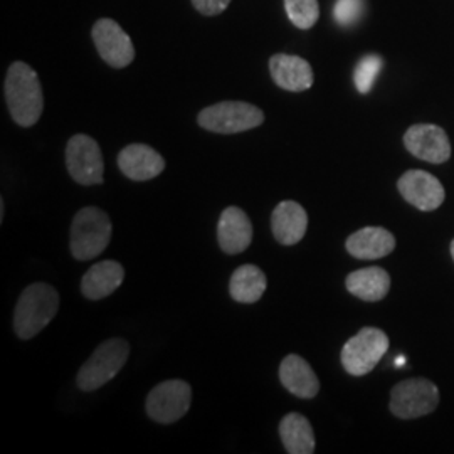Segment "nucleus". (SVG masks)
Instances as JSON below:
<instances>
[{"mask_svg": "<svg viewBox=\"0 0 454 454\" xmlns=\"http://www.w3.org/2000/svg\"><path fill=\"white\" fill-rule=\"evenodd\" d=\"M231 0H192V5L202 16L214 17L223 14L229 7Z\"/></svg>", "mask_w": 454, "mask_h": 454, "instance_id": "nucleus-26", "label": "nucleus"}, {"mask_svg": "<svg viewBox=\"0 0 454 454\" xmlns=\"http://www.w3.org/2000/svg\"><path fill=\"white\" fill-rule=\"evenodd\" d=\"M217 241L226 254H239L249 247L253 241V226L243 209L232 206L221 214Z\"/></svg>", "mask_w": 454, "mask_h": 454, "instance_id": "nucleus-15", "label": "nucleus"}, {"mask_svg": "<svg viewBox=\"0 0 454 454\" xmlns=\"http://www.w3.org/2000/svg\"><path fill=\"white\" fill-rule=\"evenodd\" d=\"M382 66H384V61L377 54H367L358 61L356 73H354V82H356L358 93L367 95L372 90L375 78L379 76Z\"/></svg>", "mask_w": 454, "mask_h": 454, "instance_id": "nucleus-24", "label": "nucleus"}, {"mask_svg": "<svg viewBox=\"0 0 454 454\" xmlns=\"http://www.w3.org/2000/svg\"><path fill=\"white\" fill-rule=\"evenodd\" d=\"M130 356V345L123 339H110L101 343L95 354L82 364L76 384L84 392H93L114 380Z\"/></svg>", "mask_w": 454, "mask_h": 454, "instance_id": "nucleus-4", "label": "nucleus"}, {"mask_svg": "<svg viewBox=\"0 0 454 454\" xmlns=\"http://www.w3.org/2000/svg\"><path fill=\"white\" fill-rule=\"evenodd\" d=\"M347 290L364 301H380L390 290V276L382 268H364L347 276Z\"/></svg>", "mask_w": 454, "mask_h": 454, "instance_id": "nucleus-20", "label": "nucleus"}, {"mask_svg": "<svg viewBox=\"0 0 454 454\" xmlns=\"http://www.w3.org/2000/svg\"><path fill=\"white\" fill-rule=\"evenodd\" d=\"M364 12V0H337L333 7L335 20L343 26H354Z\"/></svg>", "mask_w": 454, "mask_h": 454, "instance_id": "nucleus-25", "label": "nucleus"}, {"mask_svg": "<svg viewBox=\"0 0 454 454\" xmlns=\"http://www.w3.org/2000/svg\"><path fill=\"white\" fill-rule=\"evenodd\" d=\"M389 348V337L373 326H365L341 348V365L347 372L362 377L372 372Z\"/></svg>", "mask_w": 454, "mask_h": 454, "instance_id": "nucleus-6", "label": "nucleus"}, {"mask_svg": "<svg viewBox=\"0 0 454 454\" xmlns=\"http://www.w3.org/2000/svg\"><path fill=\"white\" fill-rule=\"evenodd\" d=\"M270 73L273 82L292 93H301L315 82L313 69L307 59L292 54H275L270 59Z\"/></svg>", "mask_w": 454, "mask_h": 454, "instance_id": "nucleus-14", "label": "nucleus"}, {"mask_svg": "<svg viewBox=\"0 0 454 454\" xmlns=\"http://www.w3.org/2000/svg\"><path fill=\"white\" fill-rule=\"evenodd\" d=\"M345 247L357 260H380L395 247V238L384 227H364L348 236Z\"/></svg>", "mask_w": 454, "mask_h": 454, "instance_id": "nucleus-17", "label": "nucleus"}, {"mask_svg": "<svg viewBox=\"0 0 454 454\" xmlns=\"http://www.w3.org/2000/svg\"><path fill=\"white\" fill-rule=\"evenodd\" d=\"M5 101L19 127L35 125L44 110L43 86L33 67L22 61L12 63L5 76Z\"/></svg>", "mask_w": 454, "mask_h": 454, "instance_id": "nucleus-1", "label": "nucleus"}, {"mask_svg": "<svg viewBox=\"0 0 454 454\" xmlns=\"http://www.w3.org/2000/svg\"><path fill=\"white\" fill-rule=\"evenodd\" d=\"M59 309V294L48 283L29 285L17 301L14 330L20 340H31L43 332Z\"/></svg>", "mask_w": 454, "mask_h": 454, "instance_id": "nucleus-2", "label": "nucleus"}, {"mask_svg": "<svg viewBox=\"0 0 454 454\" xmlns=\"http://www.w3.org/2000/svg\"><path fill=\"white\" fill-rule=\"evenodd\" d=\"M192 401V389L185 380H165L150 390L146 397V414L160 424H174L182 419Z\"/></svg>", "mask_w": 454, "mask_h": 454, "instance_id": "nucleus-8", "label": "nucleus"}, {"mask_svg": "<svg viewBox=\"0 0 454 454\" xmlns=\"http://www.w3.org/2000/svg\"><path fill=\"white\" fill-rule=\"evenodd\" d=\"M404 145L414 157L429 163H444L451 157L446 131L431 123L412 125L404 135Z\"/></svg>", "mask_w": 454, "mask_h": 454, "instance_id": "nucleus-11", "label": "nucleus"}, {"mask_svg": "<svg viewBox=\"0 0 454 454\" xmlns=\"http://www.w3.org/2000/svg\"><path fill=\"white\" fill-rule=\"evenodd\" d=\"M114 224L110 215L98 207H82L71 224V254L74 260L88 261L98 258L110 244Z\"/></svg>", "mask_w": 454, "mask_h": 454, "instance_id": "nucleus-3", "label": "nucleus"}, {"mask_svg": "<svg viewBox=\"0 0 454 454\" xmlns=\"http://www.w3.org/2000/svg\"><path fill=\"white\" fill-rule=\"evenodd\" d=\"M286 16L298 29H311L318 17L320 5L318 0H285Z\"/></svg>", "mask_w": 454, "mask_h": 454, "instance_id": "nucleus-23", "label": "nucleus"}, {"mask_svg": "<svg viewBox=\"0 0 454 454\" xmlns=\"http://www.w3.org/2000/svg\"><path fill=\"white\" fill-rule=\"evenodd\" d=\"M279 436L290 454L315 453V433L309 419L301 414H286L279 422Z\"/></svg>", "mask_w": 454, "mask_h": 454, "instance_id": "nucleus-21", "label": "nucleus"}, {"mask_svg": "<svg viewBox=\"0 0 454 454\" xmlns=\"http://www.w3.org/2000/svg\"><path fill=\"white\" fill-rule=\"evenodd\" d=\"M439 404V389L427 379H407L390 394V411L399 419H416L431 414Z\"/></svg>", "mask_w": 454, "mask_h": 454, "instance_id": "nucleus-7", "label": "nucleus"}, {"mask_svg": "<svg viewBox=\"0 0 454 454\" xmlns=\"http://www.w3.org/2000/svg\"><path fill=\"white\" fill-rule=\"evenodd\" d=\"M451 254H453V260H454V239H453V243H451Z\"/></svg>", "mask_w": 454, "mask_h": 454, "instance_id": "nucleus-28", "label": "nucleus"}, {"mask_svg": "<svg viewBox=\"0 0 454 454\" xmlns=\"http://www.w3.org/2000/svg\"><path fill=\"white\" fill-rule=\"evenodd\" d=\"M125 279V270L116 261H101L82 276V292L88 300H103L116 292Z\"/></svg>", "mask_w": 454, "mask_h": 454, "instance_id": "nucleus-19", "label": "nucleus"}, {"mask_svg": "<svg viewBox=\"0 0 454 454\" xmlns=\"http://www.w3.org/2000/svg\"><path fill=\"white\" fill-rule=\"evenodd\" d=\"M266 276L254 264L239 266L229 283V293L238 303H256L266 292Z\"/></svg>", "mask_w": 454, "mask_h": 454, "instance_id": "nucleus-22", "label": "nucleus"}, {"mask_svg": "<svg viewBox=\"0 0 454 454\" xmlns=\"http://www.w3.org/2000/svg\"><path fill=\"white\" fill-rule=\"evenodd\" d=\"M66 167L74 182L98 185L103 182V155L97 140L90 135H74L66 146Z\"/></svg>", "mask_w": 454, "mask_h": 454, "instance_id": "nucleus-9", "label": "nucleus"}, {"mask_svg": "<svg viewBox=\"0 0 454 454\" xmlns=\"http://www.w3.org/2000/svg\"><path fill=\"white\" fill-rule=\"evenodd\" d=\"M93 43L101 59L112 67L121 69L133 63L135 48L130 35L114 19H99L91 31Z\"/></svg>", "mask_w": 454, "mask_h": 454, "instance_id": "nucleus-10", "label": "nucleus"}, {"mask_svg": "<svg viewBox=\"0 0 454 454\" xmlns=\"http://www.w3.org/2000/svg\"><path fill=\"white\" fill-rule=\"evenodd\" d=\"M397 189L409 204L419 211H436L444 202L442 184L424 170H409L399 182Z\"/></svg>", "mask_w": 454, "mask_h": 454, "instance_id": "nucleus-12", "label": "nucleus"}, {"mask_svg": "<svg viewBox=\"0 0 454 454\" xmlns=\"http://www.w3.org/2000/svg\"><path fill=\"white\" fill-rule=\"evenodd\" d=\"M118 167L125 177L135 182L159 177L165 168L162 155L152 146L144 144H133L125 146L118 155Z\"/></svg>", "mask_w": 454, "mask_h": 454, "instance_id": "nucleus-13", "label": "nucleus"}, {"mask_svg": "<svg viewBox=\"0 0 454 454\" xmlns=\"http://www.w3.org/2000/svg\"><path fill=\"white\" fill-rule=\"evenodd\" d=\"M264 121V114L258 106L246 101H223L204 108L197 123L204 130L221 135H232L258 129Z\"/></svg>", "mask_w": 454, "mask_h": 454, "instance_id": "nucleus-5", "label": "nucleus"}, {"mask_svg": "<svg viewBox=\"0 0 454 454\" xmlns=\"http://www.w3.org/2000/svg\"><path fill=\"white\" fill-rule=\"evenodd\" d=\"M279 380L285 389L301 399H313L320 390L318 377L309 367V362L294 354H290L281 362Z\"/></svg>", "mask_w": 454, "mask_h": 454, "instance_id": "nucleus-18", "label": "nucleus"}, {"mask_svg": "<svg viewBox=\"0 0 454 454\" xmlns=\"http://www.w3.org/2000/svg\"><path fill=\"white\" fill-rule=\"evenodd\" d=\"M309 227L307 211L294 200H283L271 215V229L276 241L283 246L300 243Z\"/></svg>", "mask_w": 454, "mask_h": 454, "instance_id": "nucleus-16", "label": "nucleus"}, {"mask_svg": "<svg viewBox=\"0 0 454 454\" xmlns=\"http://www.w3.org/2000/svg\"><path fill=\"white\" fill-rule=\"evenodd\" d=\"M4 212H5V202H4V199L0 200V221L4 219Z\"/></svg>", "mask_w": 454, "mask_h": 454, "instance_id": "nucleus-27", "label": "nucleus"}]
</instances>
